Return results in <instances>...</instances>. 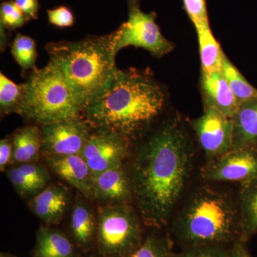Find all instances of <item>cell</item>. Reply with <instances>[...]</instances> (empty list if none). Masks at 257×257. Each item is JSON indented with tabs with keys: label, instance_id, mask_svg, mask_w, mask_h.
<instances>
[{
	"label": "cell",
	"instance_id": "15",
	"mask_svg": "<svg viewBox=\"0 0 257 257\" xmlns=\"http://www.w3.org/2000/svg\"><path fill=\"white\" fill-rule=\"evenodd\" d=\"M231 119V150L245 147L257 148V96L241 104Z\"/></svg>",
	"mask_w": 257,
	"mask_h": 257
},
{
	"label": "cell",
	"instance_id": "1",
	"mask_svg": "<svg viewBox=\"0 0 257 257\" xmlns=\"http://www.w3.org/2000/svg\"><path fill=\"white\" fill-rule=\"evenodd\" d=\"M194 157L192 140L177 116L165 121L140 147L131 179L147 226L167 224L187 186Z\"/></svg>",
	"mask_w": 257,
	"mask_h": 257
},
{
	"label": "cell",
	"instance_id": "21",
	"mask_svg": "<svg viewBox=\"0 0 257 257\" xmlns=\"http://www.w3.org/2000/svg\"><path fill=\"white\" fill-rule=\"evenodd\" d=\"M71 230L76 242L87 246L92 242L96 230L92 212L82 203L77 204L71 216Z\"/></svg>",
	"mask_w": 257,
	"mask_h": 257
},
{
	"label": "cell",
	"instance_id": "33",
	"mask_svg": "<svg viewBox=\"0 0 257 257\" xmlns=\"http://www.w3.org/2000/svg\"><path fill=\"white\" fill-rule=\"evenodd\" d=\"M13 158V144L8 139L0 142V170L3 172Z\"/></svg>",
	"mask_w": 257,
	"mask_h": 257
},
{
	"label": "cell",
	"instance_id": "19",
	"mask_svg": "<svg viewBox=\"0 0 257 257\" xmlns=\"http://www.w3.org/2000/svg\"><path fill=\"white\" fill-rule=\"evenodd\" d=\"M35 257H77L68 238L60 231L41 226L37 233Z\"/></svg>",
	"mask_w": 257,
	"mask_h": 257
},
{
	"label": "cell",
	"instance_id": "9",
	"mask_svg": "<svg viewBox=\"0 0 257 257\" xmlns=\"http://www.w3.org/2000/svg\"><path fill=\"white\" fill-rule=\"evenodd\" d=\"M189 124L208 160L220 157L231 150L232 119L219 109L204 106L202 115L190 120Z\"/></svg>",
	"mask_w": 257,
	"mask_h": 257
},
{
	"label": "cell",
	"instance_id": "24",
	"mask_svg": "<svg viewBox=\"0 0 257 257\" xmlns=\"http://www.w3.org/2000/svg\"><path fill=\"white\" fill-rule=\"evenodd\" d=\"M12 53L23 72L37 68L36 44L31 37L18 34L13 42Z\"/></svg>",
	"mask_w": 257,
	"mask_h": 257
},
{
	"label": "cell",
	"instance_id": "6",
	"mask_svg": "<svg viewBox=\"0 0 257 257\" xmlns=\"http://www.w3.org/2000/svg\"><path fill=\"white\" fill-rule=\"evenodd\" d=\"M96 242L103 257H128L143 243L140 221L126 204L101 207Z\"/></svg>",
	"mask_w": 257,
	"mask_h": 257
},
{
	"label": "cell",
	"instance_id": "4",
	"mask_svg": "<svg viewBox=\"0 0 257 257\" xmlns=\"http://www.w3.org/2000/svg\"><path fill=\"white\" fill-rule=\"evenodd\" d=\"M241 233L239 208L229 193L209 185L199 187L174 224L177 242L186 248L204 245L230 248Z\"/></svg>",
	"mask_w": 257,
	"mask_h": 257
},
{
	"label": "cell",
	"instance_id": "17",
	"mask_svg": "<svg viewBox=\"0 0 257 257\" xmlns=\"http://www.w3.org/2000/svg\"><path fill=\"white\" fill-rule=\"evenodd\" d=\"M239 241L246 243L257 234V177L240 184Z\"/></svg>",
	"mask_w": 257,
	"mask_h": 257
},
{
	"label": "cell",
	"instance_id": "34",
	"mask_svg": "<svg viewBox=\"0 0 257 257\" xmlns=\"http://www.w3.org/2000/svg\"><path fill=\"white\" fill-rule=\"evenodd\" d=\"M246 243L239 240L236 241L229 248V257H251Z\"/></svg>",
	"mask_w": 257,
	"mask_h": 257
},
{
	"label": "cell",
	"instance_id": "20",
	"mask_svg": "<svg viewBox=\"0 0 257 257\" xmlns=\"http://www.w3.org/2000/svg\"><path fill=\"white\" fill-rule=\"evenodd\" d=\"M199 45L202 72H210L221 68L224 53L211 32L210 25L195 27Z\"/></svg>",
	"mask_w": 257,
	"mask_h": 257
},
{
	"label": "cell",
	"instance_id": "30",
	"mask_svg": "<svg viewBox=\"0 0 257 257\" xmlns=\"http://www.w3.org/2000/svg\"><path fill=\"white\" fill-rule=\"evenodd\" d=\"M8 177L20 195L28 196L29 194L41 190L36 184L33 183L22 173L18 167L9 171Z\"/></svg>",
	"mask_w": 257,
	"mask_h": 257
},
{
	"label": "cell",
	"instance_id": "2",
	"mask_svg": "<svg viewBox=\"0 0 257 257\" xmlns=\"http://www.w3.org/2000/svg\"><path fill=\"white\" fill-rule=\"evenodd\" d=\"M166 93L152 73L117 70L109 87L84 111V120L96 131L121 134L128 140L152 124L163 111Z\"/></svg>",
	"mask_w": 257,
	"mask_h": 257
},
{
	"label": "cell",
	"instance_id": "26",
	"mask_svg": "<svg viewBox=\"0 0 257 257\" xmlns=\"http://www.w3.org/2000/svg\"><path fill=\"white\" fill-rule=\"evenodd\" d=\"M0 20L1 27L13 30L21 28L29 19L17 6L15 2H5L2 3L0 8Z\"/></svg>",
	"mask_w": 257,
	"mask_h": 257
},
{
	"label": "cell",
	"instance_id": "31",
	"mask_svg": "<svg viewBox=\"0 0 257 257\" xmlns=\"http://www.w3.org/2000/svg\"><path fill=\"white\" fill-rule=\"evenodd\" d=\"M47 15L50 23L55 26L67 28L73 25L74 15L67 7H59L55 9L47 10Z\"/></svg>",
	"mask_w": 257,
	"mask_h": 257
},
{
	"label": "cell",
	"instance_id": "5",
	"mask_svg": "<svg viewBox=\"0 0 257 257\" xmlns=\"http://www.w3.org/2000/svg\"><path fill=\"white\" fill-rule=\"evenodd\" d=\"M23 103L19 114L44 125L82 117L84 109L58 67L49 62L32 70L23 84Z\"/></svg>",
	"mask_w": 257,
	"mask_h": 257
},
{
	"label": "cell",
	"instance_id": "32",
	"mask_svg": "<svg viewBox=\"0 0 257 257\" xmlns=\"http://www.w3.org/2000/svg\"><path fill=\"white\" fill-rule=\"evenodd\" d=\"M14 2L29 20H36L38 18V0H15Z\"/></svg>",
	"mask_w": 257,
	"mask_h": 257
},
{
	"label": "cell",
	"instance_id": "29",
	"mask_svg": "<svg viewBox=\"0 0 257 257\" xmlns=\"http://www.w3.org/2000/svg\"><path fill=\"white\" fill-rule=\"evenodd\" d=\"M27 178L36 184L40 189H43L50 180V175L45 167L32 163L23 164L18 167Z\"/></svg>",
	"mask_w": 257,
	"mask_h": 257
},
{
	"label": "cell",
	"instance_id": "10",
	"mask_svg": "<svg viewBox=\"0 0 257 257\" xmlns=\"http://www.w3.org/2000/svg\"><path fill=\"white\" fill-rule=\"evenodd\" d=\"M207 182H247L257 177V148L245 147L230 150L209 160L201 170Z\"/></svg>",
	"mask_w": 257,
	"mask_h": 257
},
{
	"label": "cell",
	"instance_id": "27",
	"mask_svg": "<svg viewBox=\"0 0 257 257\" xmlns=\"http://www.w3.org/2000/svg\"><path fill=\"white\" fill-rule=\"evenodd\" d=\"M183 4L194 27L209 25L206 0H183Z\"/></svg>",
	"mask_w": 257,
	"mask_h": 257
},
{
	"label": "cell",
	"instance_id": "22",
	"mask_svg": "<svg viewBox=\"0 0 257 257\" xmlns=\"http://www.w3.org/2000/svg\"><path fill=\"white\" fill-rule=\"evenodd\" d=\"M221 69L239 106L245 101L256 97V88L246 80L225 54Z\"/></svg>",
	"mask_w": 257,
	"mask_h": 257
},
{
	"label": "cell",
	"instance_id": "28",
	"mask_svg": "<svg viewBox=\"0 0 257 257\" xmlns=\"http://www.w3.org/2000/svg\"><path fill=\"white\" fill-rule=\"evenodd\" d=\"M174 257H229V248L215 245L192 246L183 248Z\"/></svg>",
	"mask_w": 257,
	"mask_h": 257
},
{
	"label": "cell",
	"instance_id": "23",
	"mask_svg": "<svg viewBox=\"0 0 257 257\" xmlns=\"http://www.w3.org/2000/svg\"><path fill=\"white\" fill-rule=\"evenodd\" d=\"M23 84H17L5 74H0V110L2 115L19 114L23 103Z\"/></svg>",
	"mask_w": 257,
	"mask_h": 257
},
{
	"label": "cell",
	"instance_id": "7",
	"mask_svg": "<svg viewBox=\"0 0 257 257\" xmlns=\"http://www.w3.org/2000/svg\"><path fill=\"white\" fill-rule=\"evenodd\" d=\"M128 20L114 34L115 54L128 46L145 49L154 57H162L174 50V45L162 35L157 25L156 13H144L139 0H126Z\"/></svg>",
	"mask_w": 257,
	"mask_h": 257
},
{
	"label": "cell",
	"instance_id": "14",
	"mask_svg": "<svg viewBox=\"0 0 257 257\" xmlns=\"http://www.w3.org/2000/svg\"><path fill=\"white\" fill-rule=\"evenodd\" d=\"M93 194L102 200L126 204L134 194L132 179L122 165L104 171L93 177Z\"/></svg>",
	"mask_w": 257,
	"mask_h": 257
},
{
	"label": "cell",
	"instance_id": "36",
	"mask_svg": "<svg viewBox=\"0 0 257 257\" xmlns=\"http://www.w3.org/2000/svg\"><path fill=\"white\" fill-rule=\"evenodd\" d=\"M91 257H92V256H91Z\"/></svg>",
	"mask_w": 257,
	"mask_h": 257
},
{
	"label": "cell",
	"instance_id": "3",
	"mask_svg": "<svg viewBox=\"0 0 257 257\" xmlns=\"http://www.w3.org/2000/svg\"><path fill=\"white\" fill-rule=\"evenodd\" d=\"M45 49L84 111L109 87L118 69L113 32L77 42H51Z\"/></svg>",
	"mask_w": 257,
	"mask_h": 257
},
{
	"label": "cell",
	"instance_id": "16",
	"mask_svg": "<svg viewBox=\"0 0 257 257\" xmlns=\"http://www.w3.org/2000/svg\"><path fill=\"white\" fill-rule=\"evenodd\" d=\"M68 204V194L60 186L52 185L34 197L30 207L47 224H57L63 217Z\"/></svg>",
	"mask_w": 257,
	"mask_h": 257
},
{
	"label": "cell",
	"instance_id": "18",
	"mask_svg": "<svg viewBox=\"0 0 257 257\" xmlns=\"http://www.w3.org/2000/svg\"><path fill=\"white\" fill-rule=\"evenodd\" d=\"M14 163H31L38 160L42 152L41 130L37 126H29L15 132L12 140Z\"/></svg>",
	"mask_w": 257,
	"mask_h": 257
},
{
	"label": "cell",
	"instance_id": "13",
	"mask_svg": "<svg viewBox=\"0 0 257 257\" xmlns=\"http://www.w3.org/2000/svg\"><path fill=\"white\" fill-rule=\"evenodd\" d=\"M50 168L60 178L75 187L86 197L93 194V175L81 155L47 157Z\"/></svg>",
	"mask_w": 257,
	"mask_h": 257
},
{
	"label": "cell",
	"instance_id": "35",
	"mask_svg": "<svg viewBox=\"0 0 257 257\" xmlns=\"http://www.w3.org/2000/svg\"><path fill=\"white\" fill-rule=\"evenodd\" d=\"M0 257H12V256H7V255H5V254H1V256H0Z\"/></svg>",
	"mask_w": 257,
	"mask_h": 257
},
{
	"label": "cell",
	"instance_id": "8",
	"mask_svg": "<svg viewBox=\"0 0 257 257\" xmlns=\"http://www.w3.org/2000/svg\"><path fill=\"white\" fill-rule=\"evenodd\" d=\"M91 128L82 117L42 125V152L47 157L81 155Z\"/></svg>",
	"mask_w": 257,
	"mask_h": 257
},
{
	"label": "cell",
	"instance_id": "12",
	"mask_svg": "<svg viewBox=\"0 0 257 257\" xmlns=\"http://www.w3.org/2000/svg\"><path fill=\"white\" fill-rule=\"evenodd\" d=\"M200 87L204 106L216 108L232 118L239 105L221 69L210 72L202 71Z\"/></svg>",
	"mask_w": 257,
	"mask_h": 257
},
{
	"label": "cell",
	"instance_id": "25",
	"mask_svg": "<svg viewBox=\"0 0 257 257\" xmlns=\"http://www.w3.org/2000/svg\"><path fill=\"white\" fill-rule=\"evenodd\" d=\"M170 240L164 236L151 235L128 257H174Z\"/></svg>",
	"mask_w": 257,
	"mask_h": 257
},
{
	"label": "cell",
	"instance_id": "11",
	"mask_svg": "<svg viewBox=\"0 0 257 257\" xmlns=\"http://www.w3.org/2000/svg\"><path fill=\"white\" fill-rule=\"evenodd\" d=\"M130 140L121 134L96 131L91 134L81 154L87 162L93 177L122 165L127 155Z\"/></svg>",
	"mask_w": 257,
	"mask_h": 257
}]
</instances>
